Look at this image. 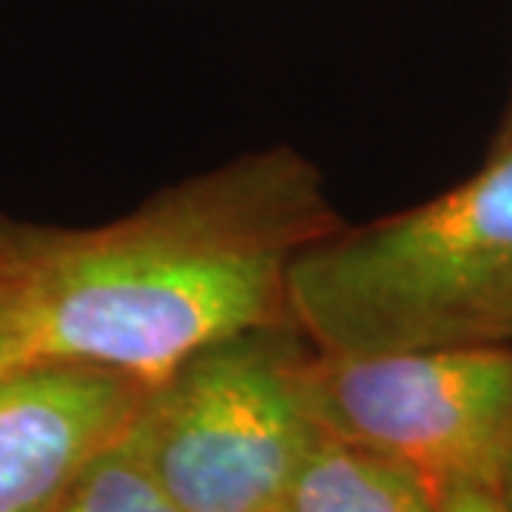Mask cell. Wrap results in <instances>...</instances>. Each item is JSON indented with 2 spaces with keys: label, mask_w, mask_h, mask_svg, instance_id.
<instances>
[{
  "label": "cell",
  "mask_w": 512,
  "mask_h": 512,
  "mask_svg": "<svg viewBox=\"0 0 512 512\" xmlns=\"http://www.w3.org/2000/svg\"><path fill=\"white\" fill-rule=\"evenodd\" d=\"M305 399L322 436L447 490L504 495L512 470V348L308 350Z\"/></svg>",
  "instance_id": "cell-4"
},
{
  "label": "cell",
  "mask_w": 512,
  "mask_h": 512,
  "mask_svg": "<svg viewBox=\"0 0 512 512\" xmlns=\"http://www.w3.org/2000/svg\"><path fill=\"white\" fill-rule=\"evenodd\" d=\"M288 308L333 353L512 348V137L439 197L305 248Z\"/></svg>",
  "instance_id": "cell-2"
},
{
  "label": "cell",
  "mask_w": 512,
  "mask_h": 512,
  "mask_svg": "<svg viewBox=\"0 0 512 512\" xmlns=\"http://www.w3.org/2000/svg\"><path fill=\"white\" fill-rule=\"evenodd\" d=\"M279 512H441L436 493L387 458L342 441L316 444Z\"/></svg>",
  "instance_id": "cell-6"
},
{
  "label": "cell",
  "mask_w": 512,
  "mask_h": 512,
  "mask_svg": "<svg viewBox=\"0 0 512 512\" xmlns=\"http://www.w3.org/2000/svg\"><path fill=\"white\" fill-rule=\"evenodd\" d=\"M296 325L225 336L146 390L123 444L183 512H279L325 439Z\"/></svg>",
  "instance_id": "cell-3"
},
{
  "label": "cell",
  "mask_w": 512,
  "mask_h": 512,
  "mask_svg": "<svg viewBox=\"0 0 512 512\" xmlns=\"http://www.w3.org/2000/svg\"><path fill=\"white\" fill-rule=\"evenodd\" d=\"M26 362H29L26 350H23L15 330H12V325L6 322V316L0 311V376L6 370H12V367L26 365Z\"/></svg>",
  "instance_id": "cell-9"
},
{
  "label": "cell",
  "mask_w": 512,
  "mask_h": 512,
  "mask_svg": "<svg viewBox=\"0 0 512 512\" xmlns=\"http://www.w3.org/2000/svg\"><path fill=\"white\" fill-rule=\"evenodd\" d=\"M339 225L319 171L265 148L92 228L0 217V311L29 362L151 387L211 342L293 325V262Z\"/></svg>",
  "instance_id": "cell-1"
},
{
  "label": "cell",
  "mask_w": 512,
  "mask_h": 512,
  "mask_svg": "<svg viewBox=\"0 0 512 512\" xmlns=\"http://www.w3.org/2000/svg\"><path fill=\"white\" fill-rule=\"evenodd\" d=\"M504 498L510 501V507H512V470H510V478H507V487H504Z\"/></svg>",
  "instance_id": "cell-11"
},
{
  "label": "cell",
  "mask_w": 512,
  "mask_h": 512,
  "mask_svg": "<svg viewBox=\"0 0 512 512\" xmlns=\"http://www.w3.org/2000/svg\"><path fill=\"white\" fill-rule=\"evenodd\" d=\"M148 384L83 362H26L0 376V512H57L126 436Z\"/></svg>",
  "instance_id": "cell-5"
},
{
  "label": "cell",
  "mask_w": 512,
  "mask_h": 512,
  "mask_svg": "<svg viewBox=\"0 0 512 512\" xmlns=\"http://www.w3.org/2000/svg\"><path fill=\"white\" fill-rule=\"evenodd\" d=\"M57 512H183L123 439L94 461Z\"/></svg>",
  "instance_id": "cell-7"
},
{
  "label": "cell",
  "mask_w": 512,
  "mask_h": 512,
  "mask_svg": "<svg viewBox=\"0 0 512 512\" xmlns=\"http://www.w3.org/2000/svg\"><path fill=\"white\" fill-rule=\"evenodd\" d=\"M441 512H512L504 495L487 490H447L439 495Z\"/></svg>",
  "instance_id": "cell-8"
},
{
  "label": "cell",
  "mask_w": 512,
  "mask_h": 512,
  "mask_svg": "<svg viewBox=\"0 0 512 512\" xmlns=\"http://www.w3.org/2000/svg\"><path fill=\"white\" fill-rule=\"evenodd\" d=\"M510 137H512V109H510V114H507V123H504V128H501L498 140H510Z\"/></svg>",
  "instance_id": "cell-10"
}]
</instances>
